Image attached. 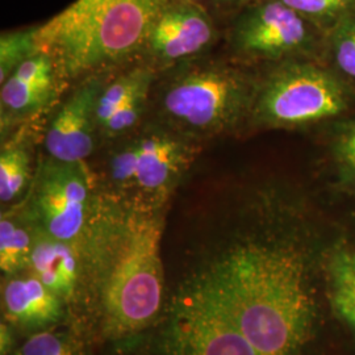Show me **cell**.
<instances>
[{"label": "cell", "mask_w": 355, "mask_h": 355, "mask_svg": "<svg viewBox=\"0 0 355 355\" xmlns=\"http://www.w3.org/2000/svg\"><path fill=\"white\" fill-rule=\"evenodd\" d=\"M111 76H89L69 87L42 125L44 154L64 162H89L99 148V95Z\"/></svg>", "instance_id": "11"}, {"label": "cell", "mask_w": 355, "mask_h": 355, "mask_svg": "<svg viewBox=\"0 0 355 355\" xmlns=\"http://www.w3.org/2000/svg\"><path fill=\"white\" fill-rule=\"evenodd\" d=\"M101 200L89 162H64L41 152L21 205L37 230L57 240L76 242L87 237Z\"/></svg>", "instance_id": "8"}, {"label": "cell", "mask_w": 355, "mask_h": 355, "mask_svg": "<svg viewBox=\"0 0 355 355\" xmlns=\"http://www.w3.org/2000/svg\"><path fill=\"white\" fill-rule=\"evenodd\" d=\"M101 198L94 227V303L103 334L125 340L150 329L165 305L166 211L132 209Z\"/></svg>", "instance_id": "2"}, {"label": "cell", "mask_w": 355, "mask_h": 355, "mask_svg": "<svg viewBox=\"0 0 355 355\" xmlns=\"http://www.w3.org/2000/svg\"><path fill=\"white\" fill-rule=\"evenodd\" d=\"M328 155L337 186L355 198V116L330 123Z\"/></svg>", "instance_id": "18"}, {"label": "cell", "mask_w": 355, "mask_h": 355, "mask_svg": "<svg viewBox=\"0 0 355 355\" xmlns=\"http://www.w3.org/2000/svg\"><path fill=\"white\" fill-rule=\"evenodd\" d=\"M325 297L331 313L355 337V243L338 239L322 261Z\"/></svg>", "instance_id": "16"}, {"label": "cell", "mask_w": 355, "mask_h": 355, "mask_svg": "<svg viewBox=\"0 0 355 355\" xmlns=\"http://www.w3.org/2000/svg\"><path fill=\"white\" fill-rule=\"evenodd\" d=\"M322 61L355 87V15L327 35Z\"/></svg>", "instance_id": "19"}, {"label": "cell", "mask_w": 355, "mask_h": 355, "mask_svg": "<svg viewBox=\"0 0 355 355\" xmlns=\"http://www.w3.org/2000/svg\"><path fill=\"white\" fill-rule=\"evenodd\" d=\"M13 355H85L76 334L53 327L32 333Z\"/></svg>", "instance_id": "22"}, {"label": "cell", "mask_w": 355, "mask_h": 355, "mask_svg": "<svg viewBox=\"0 0 355 355\" xmlns=\"http://www.w3.org/2000/svg\"><path fill=\"white\" fill-rule=\"evenodd\" d=\"M257 70L209 53L157 73L148 119L204 145L246 133Z\"/></svg>", "instance_id": "3"}, {"label": "cell", "mask_w": 355, "mask_h": 355, "mask_svg": "<svg viewBox=\"0 0 355 355\" xmlns=\"http://www.w3.org/2000/svg\"><path fill=\"white\" fill-rule=\"evenodd\" d=\"M324 33L355 15V0H280Z\"/></svg>", "instance_id": "20"}, {"label": "cell", "mask_w": 355, "mask_h": 355, "mask_svg": "<svg viewBox=\"0 0 355 355\" xmlns=\"http://www.w3.org/2000/svg\"><path fill=\"white\" fill-rule=\"evenodd\" d=\"M13 328L6 321H1L0 325V353L1 355H10L13 352L15 337H13Z\"/></svg>", "instance_id": "24"}, {"label": "cell", "mask_w": 355, "mask_h": 355, "mask_svg": "<svg viewBox=\"0 0 355 355\" xmlns=\"http://www.w3.org/2000/svg\"><path fill=\"white\" fill-rule=\"evenodd\" d=\"M96 220V218H95ZM36 229V228H35ZM92 228L86 239L69 242L53 239L36 229L26 272L41 280L66 305L67 311L92 296Z\"/></svg>", "instance_id": "13"}, {"label": "cell", "mask_w": 355, "mask_h": 355, "mask_svg": "<svg viewBox=\"0 0 355 355\" xmlns=\"http://www.w3.org/2000/svg\"><path fill=\"white\" fill-rule=\"evenodd\" d=\"M303 204L277 189L254 192L200 245L180 284L200 293L261 355H306L318 338L315 275L321 241Z\"/></svg>", "instance_id": "1"}, {"label": "cell", "mask_w": 355, "mask_h": 355, "mask_svg": "<svg viewBox=\"0 0 355 355\" xmlns=\"http://www.w3.org/2000/svg\"><path fill=\"white\" fill-rule=\"evenodd\" d=\"M69 89L49 53L38 51L0 89V140L51 111Z\"/></svg>", "instance_id": "12"}, {"label": "cell", "mask_w": 355, "mask_h": 355, "mask_svg": "<svg viewBox=\"0 0 355 355\" xmlns=\"http://www.w3.org/2000/svg\"><path fill=\"white\" fill-rule=\"evenodd\" d=\"M225 55L258 69L288 60H322L327 33L280 0H252L224 26Z\"/></svg>", "instance_id": "7"}, {"label": "cell", "mask_w": 355, "mask_h": 355, "mask_svg": "<svg viewBox=\"0 0 355 355\" xmlns=\"http://www.w3.org/2000/svg\"><path fill=\"white\" fill-rule=\"evenodd\" d=\"M199 4L216 17L223 26L245 4L243 0H190Z\"/></svg>", "instance_id": "23"}, {"label": "cell", "mask_w": 355, "mask_h": 355, "mask_svg": "<svg viewBox=\"0 0 355 355\" xmlns=\"http://www.w3.org/2000/svg\"><path fill=\"white\" fill-rule=\"evenodd\" d=\"M246 133L333 123L355 107V87L322 60L299 58L255 69Z\"/></svg>", "instance_id": "6"}, {"label": "cell", "mask_w": 355, "mask_h": 355, "mask_svg": "<svg viewBox=\"0 0 355 355\" xmlns=\"http://www.w3.org/2000/svg\"><path fill=\"white\" fill-rule=\"evenodd\" d=\"M170 0H76L38 26L40 51L49 53L70 87L89 76L114 74L139 62L157 16Z\"/></svg>", "instance_id": "4"}, {"label": "cell", "mask_w": 355, "mask_h": 355, "mask_svg": "<svg viewBox=\"0 0 355 355\" xmlns=\"http://www.w3.org/2000/svg\"><path fill=\"white\" fill-rule=\"evenodd\" d=\"M38 26L12 32H3L0 37V85L13 71L40 51Z\"/></svg>", "instance_id": "21"}, {"label": "cell", "mask_w": 355, "mask_h": 355, "mask_svg": "<svg viewBox=\"0 0 355 355\" xmlns=\"http://www.w3.org/2000/svg\"><path fill=\"white\" fill-rule=\"evenodd\" d=\"M1 309L13 329L32 333L55 327L67 312L64 302L29 272L3 280Z\"/></svg>", "instance_id": "14"}, {"label": "cell", "mask_w": 355, "mask_h": 355, "mask_svg": "<svg viewBox=\"0 0 355 355\" xmlns=\"http://www.w3.org/2000/svg\"><path fill=\"white\" fill-rule=\"evenodd\" d=\"M202 149L146 120L128 136L101 145L89 166L104 198L132 209L166 211Z\"/></svg>", "instance_id": "5"}, {"label": "cell", "mask_w": 355, "mask_h": 355, "mask_svg": "<svg viewBox=\"0 0 355 355\" xmlns=\"http://www.w3.org/2000/svg\"><path fill=\"white\" fill-rule=\"evenodd\" d=\"M224 26L190 0H170L154 20L139 62L155 73L214 53L223 41Z\"/></svg>", "instance_id": "10"}, {"label": "cell", "mask_w": 355, "mask_h": 355, "mask_svg": "<svg viewBox=\"0 0 355 355\" xmlns=\"http://www.w3.org/2000/svg\"><path fill=\"white\" fill-rule=\"evenodd\" d=\"M243 1H245V3H248V1H252V0H243Z\"/></svg>", "instance_id": "25"}, {"label": "cell", "mask_w": 355, "mask_h": 355, "mask_svg": "<svg viewBox=\"0 0 355 355\" xmlns=\"http://www.w3.org/2000/svg\"><path fill=\"white\" fill-rule=\"evenodd\" d=\"M38 120L15 130L1 141L0 149V203L3 209L23 203L37 170V144L42 127Z\"/></svg>", "instance_id": "15"}, {"label": "cell", "mask_w": 355, "mask_h": 355, "mask_svg": "<svg viewBox=\"0 0 355 355\" xmlns=\"http://www.w3.org/2000/svg\"><path fill=\"white\" fill-rule=\"evenodd\" d=\"M36 229L21 203L1 209L0 217V270L3 277L26 272L35 243Z\"/></svg>", "instance_id": "17"}, {"label": "cell", "mask_w": 355, "mask_h": 355, "mask_svg": "<svg viewBox=\"0 0 355 355\" xmlns=\"http://www.w3.org/2000/svg\"><path fill=\"white\" fill-rule=\"evenodd\" d=\"M154 325V355H261L230 318L183 284L168 295Z\"/></svg>", "instance_id": "9"}]
</instances>
